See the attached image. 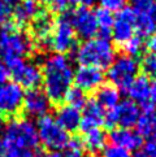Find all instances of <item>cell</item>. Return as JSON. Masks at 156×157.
<instances>
[{
  "label": "cell",
  "mask_w": 156,
  "mask_h": 157,
  "mask_svg": "<svg viewBox=\"0 0 156 157\" xmlns=\"http://www.w3.org/2000/svg\"><path fill=\"white\" fill-rule=\"evenodd\" d=\"M69 13L70 24L73 26L74 33L81 39H92L98 34V24L95 13L88 7H78Z\"/></svg>",
  "instance_id": "cell-11"
},
{
  "label": "cell",
  "mask_w": 156,
  "mask_h": 157,
  "mask_svg": "<svg viewBox=\"0 0 156 157\" xmlns=\"http://www.w3.org/2000/svg\"><path fill=\"white\" fill-rule=\"evenodd\" d=\"M151 38H150V40H148V43H147V46H148V49L151 52H155L156 53V30H155V33L152 35H150Z\"/></svg>",
  "instance_id": "cell-38"
},
{
  "label": "cell",
  "mask_w": 156,
  "mask_h": 157,
  "mask_svg": "<svg viewBox=\"0 0 156 157\" xmlns=\"http://www.w3.org/2000/svg\"><path fill=\"white\" fill-rule=\"evenodd\" d=\"M74 59L80 65L108 69L115 60V48L105 38H92L83 42L74 51Z\"/></svg>",
  "instance_id": "cell-3"
},
{
  "label": "cell",
  "mask_w": 156,
  "mask_h": 157,
  "mask_svg": "<svg viewBox=\"0 0 156 157\" xmlns=\"http://www.w3.org/2000/svg\"><path fill=\"white\" fill-rule=\"evenodd\" d=\"M87 96H86V92L80 90L78 87H70L69 91L66 92L65 95V99L64 101L66 103V105H70L73 108L81 110L83 109V106L86 105L87 103Z\"/></svg>",
  "instance_id": "cell-25"
},
{
  "label": "cell",
  "mask_w": 156,
  "mask_h": 157,
  "mask_svg": "<svg viewBox=\"0 0 156 157\" xmlns=\"http://www.w3.org/2000/svg\"><path fill=\"white\" fill-rule=\"evenodd\" d=\"M43 91L51 104H63L74 78L73 66L65 55L53 53L44 59L42 65Z\"/></svg>",
  "instance_id": "cell-1"
},
{
  "label": "cell",
  "mask_w": 156,
  "mask_h": 157,
  "mask_svg": "<svg viewBox=\"0 0 156 157\" xmlns=\"http://www.w3.org/2000/svg\"><path fill=\"white\" fill-rule=\"evenodd\" d=\"M2 143L4 147L33 149L39 143L37 126L29 120H13L5 127Z\"/></svg>",
  "instance_id": "cell-4"
},
{
  "label": "cell",
  "mask_w": 156,
  "mask_h": 157,
  "mask_svg": "<svg viewBox=\"0 0 156 157\" xmlns=\"http://www.w3.org/2000/svg\"><path fill=\"white\" fill-rule=\"evenodd\" d=\"M139 71V63L135 57L127 55H121L113 60V63L108 68V79L111 85L117 88L126 90L130 83L137 78Z\"/></svg>",
  "instance_id": "cell-6"
},
{
  "label": "cell",
  "mask_w": 156,
  "mask_h": 157,
  "mask_svg": "<svg viewBox=\"0 0 156 157\" xmlns=\"http://www.w3.org/2000/svg\"><path fill=\"white\" fill-rule=\"evenodd\" d=\"M155 0H133L131 2V9L134 14H144L148 13L154 8Z\"/></svg>",
  "instance_id": "cell-30"
},
{
  "label": "cell",
  "mask_w": 156,
  "mask_h": 157,
  "mask_svg": "<svg viewBox=\"0 0 156 157\" xmlns=\"http://www.w3.org/2000/svg\"><path fill=\"white\" fill-rule=\"evenodd\" d=\"M76 47V33L70 24L69 13L64 12L55 22L51 35V48L56 53L66 55Z\"/></svg>",
  "instance_id": "cell-8"
},
{
  "label": "cell",
  "mask_w": 156,
  "mask_h": 157,
  "mask_svg": "<svg viewBox=\"0 0 156 157\" xmlns=\"http://www.w3.org/2000/svg\"><path fill=\"white\" fill-rule=\"evenodd\" d=\"M59 123L60 127H63L66 132H74L80 127L81 122V112L73 108L70 105H60L56 112V118H55Z\"/></svg>",
  "instance_id": "cell-19"
},
{
  "label": "cell",
  "mask_w": 156,
  "mask_h": 157,
  "mask_svg": "<svg viewBox=\"0 0 156 157\" xmlns=\"http://www.w3.org/2000/svg\"><path fill=\"white\" fill-rule=\"evenodd\" d=\"M100 8H104L109 12H119L125 7L126 0H98Z\"/></svg>",
  "instance_id": "cell-32"
},
{
  "label": "cell",
  "mask_w": 156,
  "mask_h": 157,
  "mask_svg": "<svg viewBox=\"0 0 156 157\" xmlns=\"http://www.w3.org/2000/svg\"><path fill=\"white\" fill-rule=\"evenodd\" d=\"M82 110L83 114H81V122L80 127H78V130H81L82 134L94 130V128H99L103 125L104 109L96 103L95 99L87 100Z\"/></svg>",
  "instance_id": "cell-16"
},
{
  "label": "cell",
  "mask_w": 156,
  "mask_h": 157,
  "mask_svg": "<svg viewBox=\"0 0 156 157\" xmlns=\"http://www.w3.org/2000/svg\"><path fill=\"white\" fill-rule=\"evenodd\" d=\"M133 157H148L147 156V153L146 152H144V151H135V153L134 155H133Z\"/></svg>",
  "instance_id": "cell-41"
},
{
  "label": "cell",
  "mask_w": 156,
  "mask_h": 157,
  "mask_svg": "<svg viewBox=\"0 0 156 157\" xmlns=\"http://www.w3.org/2000/svg\"><path fill=\"white\" fill-rule=\"evenodd\" d=\"M105 142H107V135L100 128H94L83 134V148H86L91 155L102 152L105 147Z\"/></svg>",
  "instance_id": "cell-23"
},
{
  "label": "cell",
  "mask_w": 156,
  "mask_h": 157,
  "mask_svg": "<svg viewBox=\"0 0 156 157\" xmlns=\"http://www.w3.org/2000/svg\"><path fill=\"white\" fill-rule=\"evenodd\" d=\"M104 74L103 71L94 68V66H83L81 65L74 73L73 82L76 83V87L85 92L96 91V90L103 85Z\"/></svg>",
  "instance_id": "cell-15"
},
{
  "label": "cell",
  "mask_w": 156,
  "mask_h": 157,
  "mask_svg": "<svg viewBox=\"0 0 156 157\" xmlns=\"http://www.w3.org/2000/svg\"><path fill=\"white\" fill-rule=\"evenodd\" d=\"M134 31H135V14L131 8L124 7L121 10H119L112 26V31L111 33H112L113 42L117 46L122 47L130 38L134 36Z\"/></svg>",
  "instance_id": "cell-13"
},
{
  "label": "cell",
  "mask_w": 156,
  "mask_h": 157,
  "mask_svg": "<svg viewBox=\"0 0 156 157\" xmlns=\"http://www.w3.org/2000/svg\"><path fill=\"white\" fill-rule=\"evenodd\" d=\"M9 75V73H8V69L5 68V65L0 63V85L2 83H4L5 81H7V78Z\"/></svg>",
  "instance_id": "cell-36"
},
{
  "label": "cell",
  "mask_w": 156,
  "mask_h": 157,
  "mask_svg": "<svg viewBox=\"0 0 156 157\" xmlns=\"http://www.w3.org/2000/svg\"><path fill=\"white\" fill-rule=\"evenodd\" d=\"M144 152L148 157H156V142H147L144 145Z\"/></svg>",
  "instance_id": "cell-35"
},
{
  "label": "cell",
  "mask_w": 156,
  "mask_h": 157,
  "mask_svg": "<svg viewBox=\"0 0 156 157\" xmlns=\"http://www.w3.org/2000/svg\"><path fill=\"white\" fill-rule=\"evenodd\" d=\"M24 90L14 81L0 85V112L5 116H16L22 109Z\"/></svg>",
  "instance_id": "cell-12"
},
{
  "label": "cell",
  "mask_w": 156,
  "mask_h": 157,
  "mask_svg": "<svg viewBox=\"0 0 156 157\" xmlns=\"http://www.w3.org/2000/svg\"><path fill=\"white\" fill-rule=\"evenodd\" d=\"M51 101L46 96L44 91L39 88L29 90L24 95V101H22V112L27 117H41L46 116L51 108Z\"/></svg>",
  "instance_id": "cell-14"
},
{
  "label": "cell",
  "mask_w": 156,
  "mask_h": 157,
  "mask_svg": "<svg viewBox=\"0 0 156 157\" xmlns=\"http://www.w3.org/2000/svg\"><path fill=\"white\" fill-rule=\"evenodd\" d=\"M64 157H83V151H72L68 149Z\"/></svg>",
  "instance_id": "cell-40"
},
{
  "label": "cell",
  "mask_w": 156,
  "mask_h": 157,
  "mask_svg": "<svg viewBox=\"0 0 156 157\" xmlns=\"http://www.w3.org/2000/svg\"><path fill=\"white\" fill-rule=\"evenodd\" d=\"M69 4H76L80 5V7H90V5L94 3V0H68Z\"/></svg>",
  "instance_id": "cell-39"
},
{
  "label": "cell",
  "mask_w": 156,
  "mask_h": 157,
  "mask_svg": "<svg viewBox=\"0 0 156 157\" xmlns=\"http://www.w3.org/2000/svg\"><path fill=\"white\" fill-rule=\"evenodd\" d=\"M38 13H39V7L35 0H20V3L13 9L14 24L18 27L24 26L27 22H31V20Z\"/></svg>",
  "instance_id": "cell-20"
},
{
  "label": "cell",
  "mask_w": 156,
  "mask_h": 157,
  "mask_svg": "<svg viewBox=\"0 0 156 157\" xmlns=\"http://www.w3.org/2000/svg\"><path fill=\"white\" fill-rule=\"evenodd\" d=\"M127 95L130 100L134 103H139L144 105L150 100V81L147 77L141 75L137 77L134 81L130 83V86L126 88Z\"/></svg>",
  "instance_id": "cell-22"
},
{
  "label": "cell",
  "mask_w": 156,
  "mask_h": 157,
  "mask_svg": "<svg viewBox=\"0 0 156 157\" xmlns=\"http://www.w3.org/2000/svg\"><path fill=\"white\" fill-rule=\"evenodd\" d=\"M37 3H43V4H51L52 0H35Z\"/></svg>",
  "instance_id": "cell-43"
},
{
  "label": "cell",
  "mask_w": 156,
  "mask_h": 157,
  "mask_svg": "<svg viewBox=\"0 0 156 157\" xmlns=\"http://www.w3.org/2000/svg\"><path fill=\"white\" fill-rule=\"evenodd\" d=\"M38 138L44 147L49 151H56L66 148V144L69 142V135L63 127L59 126V123L52 118L51 116H43L38 120Z\"/></svg>",
  "instance_id": "cell-5"
},
{
  "label": "cell",
  "mask_w": 156,
  "mask_h": 157,
  "mask_svg": "<svg viewBox=\"0 0 156 157\" xmlns=\"http://www.w3.org/2000/svg\"><path fill=\"white\" fill-rule=\"evenodd\" d=\"M143 47H144L143 39L139 36V35H134L133 38H130L129 40H127L121 48L125 51V55L131 56V57H135V56L142 53Z\"/></svg>",
  "instance_id": "cell-27"
},
{
  "label": "cell",
  "mask_w": 156,
  "mask_h": 157,
  "mask_svg": "<svg viewBox=\"0 0 156 157\" xmlns=\"http://www.w3.org/2000/svg\"><path fill=\"white\" fill-rule=\"evenodd\" d=\"M139 116H141L139 105L129 99L124 100L117 106L105 112L103 123L105 125V127L111 128V130L117 126L124 128H131L137 125Z\"/></svg>",
  "instance_id": "cell-7"
},
{
  "label": "cell",
  "mask_w": 156,
  "mask_h": 157,
  "mask_svg": "<svg viewBox=\"0 0 156 157\" xmlns=\"http://www.w3.org/2000/svg\"><path fill=\"white\" fill-rule=\"evenodd\" d=\"M34 48L31 38L14 22H5L0 26V57L5 68L25 60Z\"/></svg>",
  "instance_id": "cell-2"
},
{
  "label": "cell",
  "mask_w": 156,
  "mask_h": 157,
  "mask_svg": "<svg viewBox=\"0 0 156 157\" xmlns=\"http://www.w3.org/2000/svg\"><path fill=\"white\" fill-rule=\"evenodd\" d=\"M95 100L103 109H112L120 104V90L111 83H103L96 90Z\"/></svg>",
  "instance_id": "cell-21"
},
{
  "label": "cell",
  "mask_w": 156,
  "mask_h": 157,
  "mask_svg": "<svg viewBox=\"0 0 156 157\" xmlns=\"http://www.w3.org/2000/svg\"><path fill=\"white\" fill-rule=\"evenodd\" d=\"M4 147V145H3ZM34 151L17 147H4V157H34Z\"/></svg>",
  "instance_id": "cell-31"
},
{
  "label": "cell",
  "mask_w": 156,
  "mask_h": 157,
  "mask_svg": "<svg viewBox=\"0 0 156 157\" xmlns=\"http://www.w3.org/2000/svg\"><path fill=\"white\" fill-rule=\"evenodd\" d=\"M3 126H4V114L0 112V130L3 128Z\"/></svg>",
  "instance_id": "cell-42"
},
{
  "label": "cell",
  "mask_w": 156,
  "mask_h": 157,
  "mask_svg": "<svg viewBox=\"0 0 156 157\" xmlns=\"http://www.w3.org/2000/svg\"><path fill=\"white\" fill-rule=\"evenodd\" d=\"M139 69L143 71V75L147 78H154L156 79V53L147 52L142 56Z\"/></svg>",
  "instance_id": "cell-26"
},
{
  "label": "cell",
  "mask_w": 156,
  "mask_h": 157,
  "mask_svg": "<svg viewBox=\"0 0 156 157\" xmlns=\"http://www.w3.org/2000/svg\"><path fill=\"white\" fill-rule=\"evenodd\" d=\"M18 3L20 0H0V25L8 22L14 7Z\"/></svg>",
  "instance_id": "cell-28"
},
{
  "label": "cell",
  "mask_w": 156,
  "mask_h": 157,
  "mask_svg": "<svg viewBox=\"0 0 156 157\" xmlns=\"http://www.w3.org/2000/svg\"><path fill=\"white\" fill-rule=\"evenodd\" d=\"M95 18H96L98 33L100 34V38L108 39L111 31H112L113 22H115V17L112 12H109V10L104 8H99L95 12Z\"/></svg>",
  "instance_id": "cell-24"
},
{
  "label": "cell",
  "mask_w": 156,
  "mask_h": 157,
  "mask_svg": "<svg viewBox=\"0 0 156 157\" xmlns=\"http://www.w3.org/2000/svg\"><path fill=\"white\" fill-rule=\"evenodd\" d=\"M7 69L9 74L12 75L13 81L18 83L21 87L33 90L38 88V86L42 83V69L35 63L22 60L8 66Z\"/></svg>",
  "instance_id": "cell-10"
},
{
  "label": "cell",
  "mask_w": 156,
  "mask_h": 157,
  "mask_svg": "<svg viewBox=\"0 0 156 157\" xmlns=\"http://www.w3.org/2000/svg\"><path fill=\"white\" fill-rule=\"evenodd\" d=\"M100 153H102V157H133L130 151L119 147V145H115V144L105 145L104 149Z\"/></svg>",
  "instance_id": "cell-29"
},
{
  "label": "cell",
  "mask_w": 156,
  "mask_h": 157,
  "mask_svg": "<svg viewBox=\"0 0 156 157\" xmlns=\"http://www.w3.org/2000/svg\"><path fill=\"white\" fill-rule=\"evenodd\" d=\"M55 27V20L52 14L46 10H39V13L31 20L30 24V38L34 47L39 51L51 48V35Z\"/></svg>",
  "instance_id": "cell-9"
},
{
  "label": "cell",
  "mask_w": 156,
  "mask_h": 157,
  "mask_svg": "<svg viewBox=\"0 0 156 157\" xmlns=\"http://www.w3.org/2000/svg\"><path fill=\"white\" fill-rule=\"evenodd\" d=\"M0 157H4V147L2 142H0Z\"/></svg>",
  "instance_id": "cell-44"
},
{
  "label": "cell",
  "mask_w": 156,
  "mask_h": 157,
  "mask_svg": "<svg viewBox=\"0 0 156 157\" xmlns=\"http://www.w3.org/2000/svg\"><path fill=\"white\" fill-rule=\"evenodd\" d=\"M34 157H63L60 152L56 151H49V152H38L37 155H34Z\"/></svg>",
  "instance_id": "cell-37"
},
{
  "label": "cell",
  "mask_w": 156,
  "mask_h": 157,
  "mask_svg": "<svg viewBox=\"0 0 156 157\" xmlns=\"http://www.w3.org/2000/svg\"><path fill=\"white\" fill-rule=\"evenodd\" d=\"M137 132L147 142H156V109L151 104H144L137 122Z\"/></svg>",
  "instance_id": "cell-17"
},
{
  "label": "cell",
  "mask_w": 156,
  "mask_h": 157,
  "mask_svg": "<svg viewBox=\"0 0 156 157\" xmlns=\"http://www.w3.org/2000/svg\"><path fill=\"white\" fill-rule=\"evenodd\" d=\"M150 103L154 108H156V79H154L152 83H150Z\"/></svg>",
  "instance_id": "cell-34"
},
{
  "label": "cell",
  "mask_w": 156,
  "mask_h": 157,
  "mask_svg": "<svg viewBox=\"0 0 156 157\" xmlns=\"http://www.w3.org/2000/svg\"><path fill=\"white\" fill-rule=\"evenodd\" d=\"M109 139L112 144L122 147L127 151H138L143 142V139L137 131H133L131 128H124V127L112 128L109 132Z\"/></svg>",
  "instance_id": "cell-18"
},
{
  "label": "cell",
  "mask_w": 156,
  "mask_h": 157,
  "mask_svg": "<svg viewBox=\"0 0 156 157\" xmlns=\"http://www.w3.org/2000/svg\"><path fill=\"white\" fill-rule=\"evenodd\" d=\"M69 5L68 0H52L51 3V8L53 12H59V13H64L66 8Z\"/></svg>",
  "instance_id": "cell-33"
},
{
  "label": "cell",
  "mask_w": 156,
  "mask_h": 157,
  "mask_svg": "<svg viewBox=\"0 0 156 157\" xmlns=\"http://www.w3.org/2000/svg\"><path fill=\"white\" fill-rule=\"evenodd\" d=\"M155 3H156V0H155Z\"/></svg>",
  "instance_id": "cell-45"
}]
</instances>
